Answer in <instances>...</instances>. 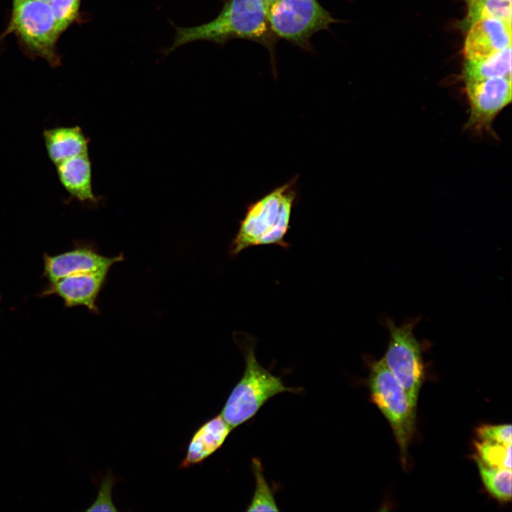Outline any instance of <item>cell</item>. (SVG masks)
<instances>
[{
  "instance_id": "6da1fadb",
  "label": "cell",
  "mask_w": 512,
  "mask_h": 512,
  "mask_svg": "<svg viewBox=\"0 0 512 512\" xmlns=\"http://www.w3.org/2000/svg\"><path fill=\"white\" fill-rule=\"evenodd\" d=\"M277 38L270 28L262 0H228L213 21L193 27H177L174 42L166 53L196 41L223 44L245 39L261 44L272 55Z\"/></svg>"
},
{
  "instance_id": "7a4b0ae2",
  "label": "cell",
  "mask_w": 512,
  "mask_h": 512,
  "mask_svg": "<svg viewBox=\"0 0 512 512\" xmlns=\"http://www.w3.org/2000/svg\"><path fill=\"white\" fill-rule=\"evenodd\" d=\"M298 176L277 187L251 203L230 245V253L236 256L245 249L257 245H277L287 247L284 238L297 198Z\"/></svg>"
},
{
  "instance_id": "3957f363",
  "label": "cell",
  "mask_w": 512,
  "mask_h": 512,
  "mask_svg": "<svg viewBox=\"0 0 512 512\" xmlns=\"http://www.w3.org/2000/svg\"><path fill=\"white\" fill-rule=\"evenodd\" d=\"M253 346L245 349L244 373L227 398L220 412L233 429L252 418L272 397L282 393H298L301 388L286 386L280 377L264 368L255 356Z\"/></svg>"
},
{
  "instance_id": "277c9868",
  "label": "cell",
  "mask_w": 512,
  "mask_h": 512,
  "mask_svg": "<svg viewBox=\"0 0 512 512\" xmlns=\"http://www.w3.org/2000/svg\"><path fill=\"white\" fill-rule=\"evenodd\" d=\"M368 386L370 398L389 422L406 465L408 447L415 430L416 408L383 358L370 363Z\"/></svg>"
},
{
  "instance_id": "5b68a950",
  "label": "cell",
  "mask_w": 512,
  "mask_h": 512,
  "mask_svg": "<svg viewBox=\"0 0 512 512\" xmlns=\"http://www.w3.org/2000/svg\"><path fill=\"white\" fill-rule=\"evenodd\" d=\"M419 320L411 319L397 326L393 320L385 318L383 324L390 333V338L383 359L415 408L424 378L422 346L414 334Z\"/></svg>"
},
{
  "instance_id": "8992f818",
  "label": "cell",
  "mask_w": 512,
  "mask_h": 512,
  "mask_svg": "<svg viewBox=\"0 0 512 512\" xmlns=\"http://www.w3.org/2000/svg\"><path fill=\"white\" fill-rule=\"evenodd\" d=\"M267 20L277 38L305 49L313 35L338 21L318 0H277L267 9Z\"/></svg>"
},
{
  "instance_id": "52a82bcc",
  "label": "cell",
  "mask_w": 512,
  "mask_h": 512,
  "mask_svg": "<svg viewBox=\"0 0 512 512\" xmlns=\"http://www.w3.org/2000/svg\"><path fill=\"white\" fill-rule=\"evenodd\" d=\"M9 30L33 53L58 63L56 43L60 33L48 2L13 0Z\"/></svg>"
},
{
  "instance_id": "ba28073f",
  "label": "cell",
  "mask_w": 512,
  "mask_h": 512,
  "mask_svg": "<svg viewBox=\"0 0 512 512\" xmlns=\"http://www.w3.org/2000/svg\"><path fill=\"white\" fill-rule=\"evenodd\" d=\"M469 108L466 130L489 132L494 136L492 123L511 102V76L464 82Z\"/></svg>"
},
{
  "instance_id": "9c48e42d",
  "label": "cell",
  "mask_w": 512,
  "mask_h": 512,
  "mask_svg": "<svg viewBox=\"0 0 512 512\" xmlns=\"http://www.w3.org/2000/svg\"><path fill=\"white\" fill-rule=\"evenodd\" d=\"M122 260V255L107 257L91 248L80 247L57 255H46L44 274L52 283L65 277L76 274L108 272L113 264Z\"/></svg>"
},
{
  "instance_id": "30bf717a",
  "label": "cell",
  "mask_w": 512,
  "mask_h": 512,
  "mask_svg": "<svg viewBox=\"0 0 512 512\" xmlns=\"http://www.w3.org/2000/svg\"><path fill=\"white\" fill-rule=\"evenodd\" d=\"M511 46V21L487 18L474 22L465 38L466 60L484 59Z\"/></svg>"
},
{
  "instance_id": "8fae6325",
  "label": "cell",
  "mask_w": 512,
  "mask_h": 512,
  "mask_svg": "<svg viewBox=\"0 0 512 512\" xmlns=\"http://www.w3.org/2000/svg\"><path fill=\"white\" fill-rule=\"evenodd\" d=\"M107 273L96 272L69 275L50 283L45 294L58 295L68 307L85 306L97 313L96 299Z\"/></svg>"
},
{
  "instance_id": "7c38bea8",
  "label": "cell",
  "mask_w": 512,
  "mask_h": 512,
  "mask_svg": "<svg viewBox=\"0 0 512 512\" xmlns=\"http://www.w3.org/2000/svg\"><path fill=\"white\" fill-rule=\"evenodd\" d=\"M232 430L220 414L206 420L191 435L178 468L202 464L223 446Z\"/></svg>"
},
{
  "instance_id": "4fadbf2b",
  "label": "cell",
  "mask_w": 512,
  "mask_h": 512,
  "mask_svg": "<svg viewBox=\"0 0 512 512\" xmlns=\"http://www.w3.org/2000/svg\"><path fill=\"white\" fill-rule=\"evenodd\" d=\"M55 166L58 179L70 198L87 205L96 206L100 203L101 198L92 191V165L88 153Z\"/></svg>"
},
{
  "instance_id": "5bb4252c",
  "label": "cell",
  "mask_w": 512,
  "mask_h": 512,
  "mask_svg": "<svg viewBox=\"0 0 512 512\" xmlns=\"http://www.w3.org/2000/svg\"><path fill=\"white\" fill-rule=\"evenodd\" d=\"M43 137L50 160L58 164L87 154L89 139L79 126H58L46 129Z\"/></svg>"
},
{
  "instance_id": "9a60e30c",
  "label": "cell",
  "mask_w": 512,
  "mask_h": 512,
  "mask_svg": "<svg viewBox=\"0 0 512 512\" xmlns=\"http://www.w3.org/2000/svg\"><path fill=\"white\" fill-rule=\"evenodd\" d=\"M501 76H511V46L484 59H465L463 68L464 82Z\"/></svg>"
},
{
  "instance_id": "2e32d148",
  "label": "cell",
  "mask_w": 512,
  "mask_h": 512,
  "mask_svg": "<svg viewBox=\"0 0 512 512\" xmlns=\"http://www.w3.org/2000/svg\"><path fill=\"white\" fill-rule=\"evenodd\" d=\"M479 473L488 493L501 502L511 499V469L487 466L475 459Z\"/></svg>"
},
{
  "instance_id": "e0dca14e",
  "label": "cell",
  "mask_w": 512,
  "mask_h": 512,
  "mask_svg": "<svg viewBox=\"0 0 512 512\" xmlns=\"http://www.w3.org/2000/svg\"><path fill=\"white\" fill-rule=\"evenodd\" d=\"M467 6L466 23L487 18L511 21V2L503 0H465Z\"/></svg>"
},
{
  "instance_id": "ac0fdd59",
  "label": "cell",
  "mask_w": 512,
  "mask_h": 512,
  "mask_svg": "<svg viewBox=\"0 0 512 512\" xmlns=\"http://www.w3.org/2000/svg\"><path fill=\"white\" fill-rule=\"evenodd\" d=\"M252 469L255 477V489L247 511H278L272 489L265 479L257 458L252 459Z\"/></svg>"
},
{
  "instance_id": "d6986e66",
  "label": "cell",
  "mask_w": 512,
  "mask_h": 512,
  "mask_svg": "<svg viewBox=\"0 0 512 512\" xmlns=\"http://www.w3.org/2000/svg\"><path fill=\"white\" fill-rule=\"evenodd\" d=\"M475 447L476 458L484 464L511 469V444L477 440Z\"/></svg>"
},
{
  "instance_id": "ffe728a7",
  "label": "cell",
  "mask_w": 512,
  "mask_h": 512,
  "mask_svg": "<svg viewBox=\"0 0 512 512\" xmlns=\"http://www.w3.org/2000/svg\"><path fill=\"white\" fill-rule=\"evenodd\" d=\"M49 4L61 34L78 17L80 0H50Z\"/></svg>"
},
{
  "instance_id": "44dd1931",
  "label": "cell",
  "mask_w": 512,
  "mask_h": 512,
  "mask_svg": "<svg viewBox=\"0 0 512 512\" xmlns=\"http://www.w3.org/2000/svg\"><path fill=\"white\" fill-rule=\"evenodd\" d=\"M117 481L119 479L110 470L101 481L96 499L85 511H118L113 503L111 496L112 489Z\"/></svg>"
},
{
  "instance_id": "7402d4cb",
  "label": "cell",
  "mask_w": 512,
  "mask_h": 512,
  "mask_svg": "<svg viewBox=\"0 0 512 512\" xmlns=\"http://www.w3.org/2000/svg\"><path fill=\"white\" fill-rule=\"evenodd\" d=\"M477 440L487 441L503 444H511V425H482L476 430Z\"/></svg>"
},
{
  "instance_id": "603a6c76",
  "label": "cell",
  "mask_w": 512,
  "mask_h": 512,
  "mask_svg": "<svg viewBox=\"0 0 512 512\" xmlns=\"http://www.w3.org/2000/svg\"><path fill=\"white\" fill-rule=\"evenodd\" d=\"M262 1L267 8V10L277 0H262Z\"/></svg>"
},
{
  "instance_id": "cb8c5ba5",
  "label": "cell",
  "mask_w": 512,
  "mask_h": 512,
  "mask_svg": "<svg viewBox=\"0 0 512 512\" xmlns=\"http://www.w3.org/2000/svg\"><path fill=\"white\" fill-rule=\"evenodd\" d=\"M36 1H45V2H48V3L50 1V0H36Z\"/></svg>"
},
{
  "instance_id": "d4e9b609",
  "label": "cell",
  "mask_w": 512,
  "mask_h": 512,
  "mask_svg": "<svg viewBox=\"0 0 512 512\" xmlns=\"http://www.w3.org/2000/svg\"><path fill=\"white\" fill-rule=\"evenodd\" d=\"M503 1L511 2V0H503Z\"/></svg>"
}]
</instances>
